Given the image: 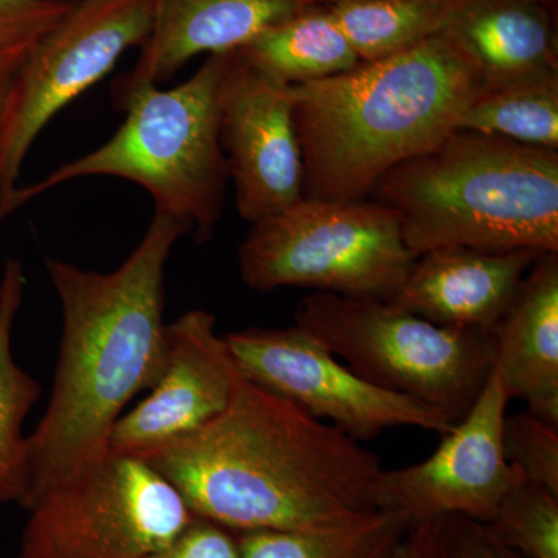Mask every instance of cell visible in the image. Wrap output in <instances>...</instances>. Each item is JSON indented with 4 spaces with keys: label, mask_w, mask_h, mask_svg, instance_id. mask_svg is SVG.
<instances>
[{
    "label": "cell",
    "mask_w": 558,
    "mask_h": 558,
    "mask_svg": "<svg viewBox=\"0 0 558 558\" xmlns=\"http://www.w3.org/2000/svg\"><path fill=\"white\" fill-rule=\"evenodd\" d=\"M137 457L197 519L233 532L325 531L388 510L374 451L245 377L218 417Z\"/></svg>",
    "instance_id": "cell-1"
},
{
    "label": "cell",
    "mask_w": 558,
    "mask_h": 558,
    "mask_svg": "<svg viewBox=\"0 0 558 558\" xmlns=\"http://www.w3.org/2000/svg\"><path fill=\"white\" fill-rule=\"evenodd\" d=\"M183 234L189 231L179 220L156 211L119 269L100 274L46 260L61 303L62 337L49 405L28 436L25 509L101 458L128 403L159 379L167 351L165 267Z\"/></svg>",
    "instance_id": "cell-2"
},
{
    "label": "cell",
    "mask_w": 558,
    "mask_h": 558,
    "mask_svg": "<svg viewBox=\"0 0 558 558\" xmlns=\"http://www.w3.org/2000/svg\"><path fill=\"white\" fill-rule=\"evenodd\" d=\"M486 89L447 33L330 78L292 86L306 199L363 201L435 148Z\"/></svg>",
    "instance_id": "cell-3"
},
{
    "label": "cell",
    "mask_w": 558,
    "mask_h": 558,
    "mask_svg": "<svg viewBox=\"0 0 558 558\" xmlns=\"http://www.w3.org/2000/svg\"><path fill=\"white\" fill-rule=\"evenodd\" d=\"M371 194L416 258L449 247L558 253V150L454 131Z\"/></svg>",
    "instance_id": "cell-4"
},
{
    "label": "cell",
    "mask_w": 558,
    "mask_h": 558,
    "mask_svg": "<svg viewBox=\"0 0 558 558\" xmlns=\"http://www.w3.org/2000/svg\"><path fill=\"white\" fill-rule=\"evenodd\" d=\"M230 53L209 54L190 80L172 89L149 84L117 98L126 110L119 131L39 182L17 186L0 204V220L70 180L110 175L143 186L156 211L179 220L197 244L207 242L230 179L219 138V89Z\"/></svg>",
    "instance_id": "cell-5"
},
{
    "label": "cell",
    "mask_w": 558,
    "mask_h": 558,
    "mask_svg": "<svg viewBox=\"0 0 558 558\" xmlns=\"http://www.w3.org/2000/svg\"><path fill=\"white\" fill-rule=\"evenodd\" d=\"M295 325L360 377L439 410L457 424L494 368L495 332L447 328L373 296L314 292Z\"/></svg>",
    "instance_id": "cell-6"
},
{
    "label": "cell",
    "mask_w": 558,
    "mask_h": 558,
    "mask_svg": "<svg viewBox=\"0 0 558 558\" xmlns=\"http://www.w3.org/2000/svg\"><path fill=\"white\" fill-rule=\"evenodd\" d=\"M414 260L395 213L366 201L303 197L252 223L240 247L241 278L259 292L310 288L388 301Z\"/></svg>",
    "instance_id": "cell-7"
},
{
    "label": "cell",
    "mask_w": 558,
    "mask_h": 558,
    "mask_svg": "<svg viewBox=\"0 0 558 558\" xmlns=\"http://www.w3.org/2000/svg\"><path fill=\"white\" fill-rule=\"evenodd\" d=\"M27 510L16 558H156L197 519L145 459L112 449Z\"/></svg>",
    "instance_id": "cell-8"
},
{
    "label": "cell",
    "mask_w": 558,
    "mask_h": 558,
    "mask_svg": "<svg viewBox=\"0 0 558 558\" xmlns=\"http://www.w3.org/2000/svg\"><path fill=\"white\" fill-rule=\"evenodd\" d=\"M154 0H78L33 44L11 84L0 123V204L17 189L33 143L57 113L109 75L150 35Z\"/></svg>",
    "instance_id": "cell-9"
},
{
    "label": "cell",
    "mask_w": 558,
    "mask_h": 558,
    "mask_svg": "<svg viewBox=\"0 0 558 558\" xmlns=\"http://www.w3.org/2000/svg\"><path fill=\"white\" fill-rule=\"evenodd\" d=\"M223 339L245 379L311 416L326 418L360 442L389 428L413 427L444 436L454 427L439 410L363 379L296 325L238 330Z\"/></svg>",
    "instance_id": "cell-10"
},
{
    "label": "cell",
    "mask_w": 558,
    "mask_h": 558,
    "mask_svg": "<svg viewBox=\"0 0 558 558\" xmlns=\"http://www.w3.org/2000/svg\"><path fill=\"white\" fill-rule=\"evenodd\" d=\"M509 396L497 371L447 435L438 450L410 468L381 476L385 505L410 524L442 515H462L488 523L510 490L526 480L505 451Z\"/></svg>",
    "instance_id": "cell-11"
},
{
    "label": "cell",
    "mask_w": 558,
    "mask_h": 558,
    "mask_svg": "<svg viewBox=\"0 0 558 558\" xmlns=\"http://www.w3.org/2000/svg\"><path fill=\"white\" fill-rule=\"evenodd\" d=\"M219 138L236 208L250 223L304 197L292 86L230 53L219 89Z\"/></svg>",
    "instance_id": "cell-12"
},
{
    "label": "cell",
    "mask_w": 558,
    "mask_h": 558,
    "mask_svg": "<svg viewBox=\"0 0 558 558\" xmlns=\"http://www.w3.org/2000/svg\"><path fill=\"white\" fill-rule=\"evenodd\" d=\"M242 377L216 332L215 315L186 312L167 326L159 379L148 398L116 422L109 449L140 454L197 432L229 407Z\"/></svg>",
    "instance_id": "cell-13"
},
{
    "label": "cell",
    "mask_w": 558,
    "mask_h": 558,
    "mask_svg": "<svg viewBox=\"0 0 558 558\" xmlns=\"http://www.w3.org/2000/svg\"><path fill=\"white\" fill-rule=\"evenodd\" d=\"M542 252L449 247L417 256L389 303L447 328L495 332Z\"/></svg>",
    "instance_id": "cell-14"
},
{
    "label": "cell",
    "mask_w": 558,
    "mask_h": 558,
    "mask_svg": "<svg viewBox=\"0 0 558 558\" xmlns=\"http://www.w3.org/2000/svg\"><path fill=\"white\" fill-rule=\"evenodd\" d=\"M319 0H154L150 35L137 64L117 84L116 100L138 87L159 86L199 54L241 49L274 25Z\"/></svg>",
    "instance_id": "cell-15"
},
{
    "label": "cell",
    "mask_w": 558,
    "mask_h": 558,
    "mask_svg": "<svg viewBox=\"0 0 558 558\" xmlns=\"http://www.w3.org/2000/svg\"><path fill=\"white\" fill-rule=\"evenodd\" d=\"M497 371L509 399L558 425V253H542L497 330Z\"/></svg>",
    "instance_id": "cell-16"
},
{
    "label": "cell",
    "mask_w": 558,
    "mask_h": 558,
    "mask_svg": "<svg viewBox=\"0 0 558 558\" xmlns=\"http://www.w3.org/2000/svg\"><path fill=\"white\" fill-rule=\"evenodd\" d=\"M444 33L464 51L486 87L558 70L549 0H453Z\"/></svg>",
    "instance_id": "cell-17"
},
{
    "label": "cell",
    "mask_w": 558,
    "mask_h": 558,
    "mask_svg": "<svg viewBox=\"0 0 558 558\" xmlns=\"http://www.w3.org/2000/svg\"><path fill=\"white\" fill-rule=\"evenodd\" d=\"M24 288L22 264L7 260L0 279V505L17 502L22 508L31 495V449L22 427L43 395L39 381L17 365L11 349Z\"/></svg>",
    "instance_id": "cell-18"
},
{
    "label": "cell",
    "mask_w": 558,
    "mask_h": 558,
    "mask_svg": "<svg viewBox=\"0 0 558 558\" xmlns=\"http://www.w3.org/2000/svg\"><path fill=\"white\" fill-rule=\"evenodd\" d=\"M250 64L290 86L330 78L360 64L329 5L274 25L238 49Z\"/></svg>",
    "instance_id": "cell-19"
},
{
    "label": "cell",
    "mask_w": 558,
    "mask_h": 558,
    "mask_svg": "<svg viewBox=\"0 0 558 558\" xmlns=\"http://www.w3.org/2000/svg\"><path fill=\"white\" fill-rule=\"evenodd\" d=\"M457 131L558 150V70L486 87L462 113Z\"/></svg>",
    "instance_id": "cell-20"
},
{
    "label": "cell",
    "mask_w": 558,
    "mask_h": 558,
    "mask_svg": "<svg viewBox=\"0 0 558 558\" xmlns=\"http://www.w3.org/2000/svg\"><path fill=\"white\" fill-rule=\"evenodd\" d=\"M329 9L360 62H371L446 32L453 0H347Z\"/></svg>",
    "instance_id": "cell-21"
},
{
    "label": "cell",
    "mask_w": 558,
    "mask_h": 558,
    "mask_svg": "<svg viewBox=\"0 0 558 558\" xmlns=\"http://www.w3.org/2000/svg\"><path fill=\"white\" fill-rule=\"evenodd\" d=\"M409 527L399 510H379L325 531H248L236 538L241 558H389Z\"/></svg>",
    "instance_id": "cell-22"
},
{
    "label": "cell",
    "mask_w": 558,
    "mask_h": 558,
    "mask_svg": "<svg viewBox=\"0 0 558 558\" xmlns=\"http://www.w3.org/2000/svg\"><path fill=\"white\" fill-rule=\"evenodd\" d=\"M487 526L527 558H558V495L523 480L509 492Z\"/></svg>",
    "instance_id": "cell-23"
},
{
    "label": "cell",
    "mask_w": 558,
    "mask_h": 558,
    "mask_svg": "<svg viewBox=\"0 0 558 558\" xmlns=\"http://www.w3.org/2000/svg\"><path fill=\"white\" fill-rule=\"evenodd\" d=\"M407 538L416 558H527L502 543L486 523L462 515L410 524Z\"/></svg>",
    "instance_id": "cell-24"
},
{
    "label": "cell",
    "mask_w": 558,
    "mask_h": 558,
    "mask_svg": "<svg viewBox=\"0 0 558 558\" xmlns=\"http://www.w3.org/2000/svg\"><path fill=\"white\" fill-rule=\"evenodd\" d=\"M502 439L510 464L531 483L558 495V425L524 411L506 416Z\"/></svg>",
    "instance_id": "cell-25"
},
{
    "label": "cell",
    "mask_w": 558,
    "mask_h": 558,
    "mask_svg": "<svg viewBox=\"0 0 558 558\" xmlns=\"http://www.w3.org/2000/svg\"><path fill=\"white\" fill-rule=\"evenodd\" d=\"M78 0H0V51L33 46L73 10Z\"/></svg>",
    "instance_id": "cell-26"
},
{
    "label": "cell",
    "mask_w": 558,
    "mask_h": 558,
    "mask_svg": "<svg viewBox=\"0 0 558 558\" xmlns=\"http://www.w3.org/2000/svg\"><path fill=\"white\" fill-rule=\"evenodd\" d=\"M156 558H241L236 532L211 521L196 519L174 543Z\"/></svg>",
    "instance_id": "cell-27"
},
{
    "label": "cell",
    "mask_w": 558,
    "mask_h": 558,
    "mask_svg": "<svg viewBox=\"0 0 558 558\" xmlns=\"http://www.w3.org/2000/svg\"><path fill=\"white\" fill-rule=\"evenodd\" d=\"M32 46L14 47V49L0 51V123L5 112L11 84L20 70L22 62L27 57Z\"/></svg>",
    "instance_id": "cell-28"
},
{
    "label": "cell",
    "mask_w": 558,
    "mask_h": 558,
    "mask_svg": "<svg viewBox=\"0 0 558 558\" xmlns=\"http://www.w3.org/2000/svg\"><path fill=\"white\" fill-rule=\"evenodd\" d=\"M389 558H416V556H414L413 546H411L407 535L405 538H403L402 542L396 546V549L392 550V554L389 556Z\"/></svg>",
    "instance_id": "cell-29"
},
{
    "label": "cell",
    "mask_w": 558,
    "mask_h": 558,
    "mask_svg": "<svg viewBox=\"0 0 558 558\" xmlns=\"http://www.w3.org/2000/svg\"><path fill=\"white\" fill-rule=\"evenodd\" d=\"M319 2L325 3V5H336V3L347 2V0H319Z\"/></svg>",
    "instance_id": "cell-30"
},
{
    "label": "cell",
    "mask_w": 558,
    "mask_h": 558,
    "mask_svg": "<svg viewBox=\"0 0 558 558\" xmlns=\"http://www.w3.org/2000/svg\"><path fill=\"white\" fill-rule=\"evenodd\" d=\"M549 2H556V0H549Z\"/></svg>",
    "instance_id": "cell-31"
}]
</instances>
